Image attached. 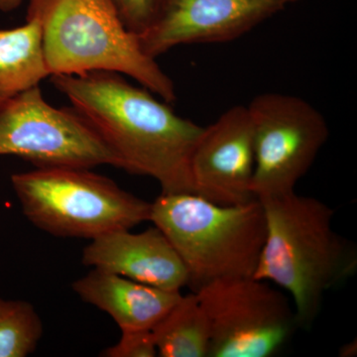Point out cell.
<instances>
[{"mask_svg": "<svg viewBox=\"0 0 357 357\" xmlns=\"http://www.w3.org/2000/svg\"><path fill=\"white\" fill-rule=\"evenodd\" d=\"M72 288L79 299L109 314L121 332L151 331L182 296L96 268Z\"/></svg>", "mask_w": 357, "mask_h": 357, "instance_id": "7c38bea8", "label": "cell"}, {"mask_svg": "<svg viewBox=\"0 0 357 357\" xmlns=\"http://www.w3.org/2000/svg\"><path fill=\"white\" fill-rule=\"evenodd\" d=\"M357 354V342L356 340H351L340 347L338 351V356L340 357H354Z\"/></svg>", "mask_w": 357, "mask_h": 357, "instance_id": "ac0fdd59", "label": "cell"}, {"mask_svg": "<svg viewBox=\"0 0 357 357\" xmlns=\"http://www.w3.org/2000/svg\"><path fill=\"white\" fill-rule=\"evenodd\" d=\"M158 356L208 357L211 332L196 293L181 296L151 330Z\"/></svg>", "mask_w": 357, "mask_h": 357, "instance_id": "5bb4252c", "label": "cell"}, {"mask_svg": "<svg viewBox=\"0 0 357 357\" xmlns=\"http://www.w3.org/2000/svg\"><path fill=\"white\" fill-rule=\"evenodd\" d=\"M17 156L36 168L93 169L121 162L74 107H53L39 86L0 103V156Z\"/></svg>", "mask_w": 357, "mask_h": 357, "instance_id": "52a82bcc", "label": "cell"}, {"mask_svg": "<svg viewBox=\"0 0 357 357\" xmlns=\"http://www.w3.org/2000/svg\"><path fill=\"white\" fill-rule=\"evenodd\" d=\"M300 0H162L142 50L157 59L181 45L225 43L243 36Z\"/></svg>", "mask_w": 357, "mask_h": 357, "instance_id": "9c48e42d", "label": "cell"}, {"mask_svg": "<svg viewBox=\"0 0 357 357\" xmlns=\"http://www.w3.org/2000/svg\"><path fill=\"white\" fill-rule=\"evenodd\" d=\"M50 77L35 21L0 29V103Z\"/></svg>", "mask_w": 357, "mask_h": 357, "instance_id": "4fadbf2b", "label": "cell"}, {"mask_svg": "<svg viewBox=\"0 0 357 357\" xmlns=\"http://www.w3.org/2000/svg\"><path fill=\"white\" fill-rule=\"evenodd\" d=\"M26 20L39 26L50 77L114 72L167 102L177 98L172 79L142 50L112 0H29Z\"/></svg>", "mask_w": 357, "mask_h": 357, "instance_id": "3957f363", "label": "cell"}, {"mask_svg": "<svg viewBox=\"0 0 357 357\" xmlns=\"http://www.w3.org/2000/svg\"><path fill=\"white\" fill-rule=\"evenodd\" d=\"M255 137L248 107L236 105L203 128L190 161L194 194L211 203L236 206L256 199Z\"/></svg>", "mask_w": 357, "mask_h": 357, "instance_id": "30bf717a", "label": "cell"}, {"mask_svg": "<svg viewBox=\"0 0 357 357\" xmlns=\"http://www.w3.org/2000/svg\"><path fill=\"white\" fill-rule=\"evenodd\" d=\"M255 137L256 199L295 192L326 144L330 128L325 116L299 96L267 93L248 105Z\"/></svg>", "mask_w": 357, "mask_h": 357, "instance_id": "ba28073f", "label": "cell"}, {"mask_svg": "<svg viewBox=\"0 0 357 357\" xmlns=\"http://www.w3.org/2000/svg\"><path fill=\"white\" fill-rule=\"evenodd\" d=\"M105 357H155L158 356L151 331H124L119 342L100 354Z\"/></svg>", "mask_w": 357, "mask_h": 357, "instance_id": "2e32d148", "label": "cell"}, {"mask_svg": "<svg viewBox=\"0 0 357 357\" xmlns=\"http://www.w3.org/2000/svg\"><path fill=\"white\" fill-rule=\"evenodd\" d=\"M23 213L54 236L95 239L148 222L151 203L91 169L43 167L11 176Z\"/></svg>", "mask_w": 357, "mask_h": 357, "instance_id": "5b68a950", "label": "cell"}, {"mask_svg": "<svg viewBox=\"0 0 357 357\" xmlns=\"http://www.w3.org/2000/svg\"><path fill=\"white\" fill-rule=\"evenodd\" d=\"M149 222L180 256L194 292L218 279L253 276L266 236L258 199L222 206L196 194L161 192L151 203Z\"/></svg>", "mask_w": 357, "mask_h": 357, "instance_id": "277c9868", "label": "cell"}, {"mask_svg": "<svg viewBox=\"0 0 357 357\" xmlns=\"http://www.w3.org/2000/svg\"><path fill=\"white\" fill-rule=\"evenodd\" d=\"M43 331V321L32 304L0 297V357L30 356Z\"/></svg>", "mask_w": 357, "mask_h": 357, "instance_id": "9a60e30c", "label": "cell"}, {"mask_svg": "<svg viewBox=\"0 0 357 357\" xmlns=\"http://www.w3.org/2000/svg\"><path fill=\"white\" fill-rule=\"evenodd\" d=\"M126 28L139 35L156 15L162 0H112Z\"/></svg>", "mask_w": 357, "mask_h": 357, "instance_id": "e0dca14e", "label": "cell"}, {"mask_svg": "<svg viewBox=\"0 0 357 357\" xmlns=\"http://www.w3.org/2000/svg\"><path fill=\"white\" fill-rule=\"evenodd\" d=\"M51 81L116 155L122 170L154 178L162 194H194L190 161L204 128L117 73L57 75Z\"/></svg>", "mask_w": 357, "mask_h": 357, "instance_id": "6da1fadb", "label": "cell"}, {"mask_svg": "<svg viewBox=\"0 0 357 357\" xmlns=\"http://www.w3.org/2000/svg\"><path fill=\"white\" fill-rule=\"evenodd\" d=\"M210 325L208 357H270L297 328L285 294L253 276L218 279L195 291Z\"/></svg>", "mask_w": 357, "mask_h": 357, "instance_id": "8992f818", "label": "cell"}, {"mask_svg": "<svg viewBox=\"0 0 357 357\" xmlns=\"http://www.w3.org/2000/svg\"><path fill=\"white\" fill-rule=\"evenodd\" d=\"M23 0H0V11L11 13L21 6Z\"/></svg>", "mask_w": 357, "mask_h": 357, "instance_id": "d6986e66", "label": "cell"}, {"mask_svg": "<svg viewBox=\"0 0 357 357\" xmlns=\"http://www.w3.org/2000/svg\"><path fill=\"white\" fill-rule=\"evenodd\" d=\"M266 236L253 277L288 293L298 326L310 328L326 292L354 275L356 249L333 229L335 211L295 192L259 201Z\"/></svg>", "mask_w": 357, "mask_h": 357, "instance_id": "7a4b0ae2", "label": "cell"}, {"mask_svg": "<svg viewBox=\"0 0 357 357\" xmlns=\"http://www.w3.org/2000/svg\"><path fill=\"white\" fill-rule=\"evenodd\" d=\"M84 266L121 275L145 285L177 291L189 285L184 263L165 234L154 227L132 234L116 230L91 239L84 248Z\"/></svg>", "mask_w": 357, "mask_h": 357, "instance_id": "8fae6325", "label": "cell"}]
</instances>
